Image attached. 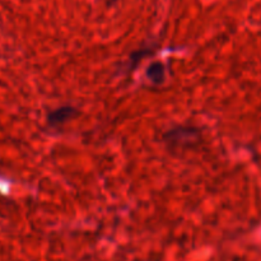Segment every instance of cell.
I'll return each instance as SVG.
<instances>
[{"label": "cell", "instance_id": "obj_1", "mask_svg": "<svg viewBox=\"0 0 261 261\" xmlns=\"http://www.w3.org/2000/svg\"><path fill=\"white\" fill-rule=\"evenodd\" d=\"M75 112V109H73V107H60V109L51 112L50 116H48V122L55 127L63 126L69 120L73 119Z\"/></svg>", "mask_w": 261, "mask_h": 261}, {"label": "cell", "instance_id": "obj_2", "mask_svg": "<svg viewBox=\"0 0 261 261\" xmlns=\"http://www.w3.org/2000/svg\"><path fill=\"white\" fill-rule=\"evenodd\" d=\"M165 65L161 63H154L148 68L147 75L149 81L154 84H161L165 82Z\"/></svg>", "mask_w": 261, "mask_h": 261}]
</instances>
